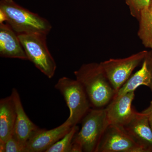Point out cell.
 Returning a JSON list of instances; mask_svg holds the SVG:
<instances>
[{
	"mask_svg": "<svg viewBox=\"0 0 152 152\" xmlns=\"http://www.w3.org/2000/svg\"><path fill=\"white\" fill-rule=\"evenodd\" d=\"M74 74L84 88L92 107L102 108L107 106L116 94L100 63L83 64Z\"/></svg>",
	"mask_w": 152,
	"mask_h": 152,
	"instance_id": "cell-1",
	"label": "cell"
},
{
	"mask_svg": "<svg viewBox=\"0 0 152 152\" xmlns=\"http://www.w3.org/2000/svg\"><path fill=\"white\" fill-rule=\"evenodd\" d=\"M81 122V128L74 137L71 152H96L108 126L105 108L90 109Z\"/></svg>",
	"mask_w": 152,
	"mask_h": 152,
	"instance_id": "cell-2",
	"label": "cell"
},
{
	"mask_svg": "<svg viewBox=\"0 0 152 152\" xmlns=\"http://www.w3.org/2000/svg\"><path fill=\"white\" fill-rule=\"evenodd\" d=\"M0 11L5 16L6 23L18 34L37 33L48 35L52 29L47 19L24 8L13 0H1Z\"/></svg>",
	"mask_w": 152,
	"mask_h": 152,
	"instance_id": "cell-3",
	"label": "cell"
},
{
	"mask_svg": "<svg viewBox=\"0 0 152 152\" xmlns=\"http://www.w3.org/2000/svg\"><path fill=\"white\" fill-rule=\"evenodd\" d=\"M18 35L28 60L48 78H52L57 65L47 46V35L37 33Z\"/></svg>",
	"mask_w": 152,
	"mask_h": 152,
	"instance_id": "cell-4",
	"label": "cell"
},
{
	"mask_svg": "<svg viewBox=\"0 0 152 152\" xmlns=\"http://www.w3.org/2000/svg\"><path fill=\"white\" fill-rule=\"evenodd\" d=\"M55 88L62 95L69 110L67 120L73 126H76L91 107L84 88L77 80L66 77L59 79Z\"/></svg>",
	"mask_w": 152,
	"mask_h": 152,
	"instance_id": "cell-5",
	"label": "cell"
},
{
	"mask_svg": "<svg viewBox=\"0 0 152 152\" xmlns=\"http://www.w3.org/2000/svg\"><path fill=\"white\" fill-rule=\"evenodd\" d=\"M148 52L144 50L123 58L110 59L100 63L114 90L117 92L143 61Z\"/></svg>",
	"mask_w": 152,
	"mask_h": 152,
	"instance_id": "cell-6",
	"label": "cell"
},
{
	"mask_svg": "<svg viewBox=\"0 0 152 152\" xmlns=\"http://www.w3.org/2000/svg\"><path fill=\"white\" fill-rule=\"evenodd\" d=\"M96 152H145L123 126L109 125L104 132Z\"/></svg>",
	"mask_w": 152,
	"mask_h": 152,
	"instance_id": "cell-7",
	"label": "cell"
},
{
	"mask_svg": "<svg viewBox=\"0 0 152 152\" xmlns=\"http://www.w3.org/2000/svg\"><path fill=\"white\" fill-rule=\"evenodd\" d=\"M135 91L126 93L113 99L105 108L108 124L125 126L132 120L136 111L132 106Z\"/></svg>",
	"mask_w": 152,
	"mask_h": 152,
	"instance_id": "cell-8",
	"label": "cell"
},
{
	"mask_svg": "<svg viewBox=\"0 0 152 152\" xmlns=\"http://www.w3.org/2000/svg\"><path fill=\"white\" fill-rule=\"evenodd\" d=\"M72 127L67 119L61 125L52 129L39 128L26 142V152H45L70 130Z\"/></svg>",
	"mask_w": 152,
	"mask_h": 152,
	"instance_id": "cell-9",
	"label": "cell"
},
{
	"mask_svg": "<svg viewBox=\"0 0 152 152\" xmlns=\"http://www.w3.org/2000/svg\"><path fill=\"white\" fill-rule=\"evenodd\" d=\"M123 127L145 152L152 151V130L146 114L136 112L132 120Z\"/></svg>",
	"mask_w": 152,
	"mask_h": 152,
	"instance_id": "cell-10",
	"label": "cell"
},
{
	"mask_svg": "<svg viewBox=\"0 0 152 152\" xmlns=\"http://www.w3.org/2000/svg\"><path fill=\"white\" fill-rule=\"evenodd\" d=\"M0 56L28 60L18 34L8 24L0 23Z\"/></svg>",
	"mask_w": 152,
	"mask_h": 152,
	"instance_id": "cell-11",
	"label": "cell"
},
{
	"mask_svg": "<svg viewBox=\"0 0 152 152\" xmlns=\"http://www.w3.org/2000/svg\"><path fill=\"white\" fill-rule=\"evenodd\" d=\"M11 95L13 99L16 111V119L13 135L23 143L26 144L33 133L39 127L35 124L26 114L18 90L13 88Z\"/></svg>",
	"mask_w": 152,
	"mask_h": 152,
	"instance_id": "cell-12",
	"label": "cell"
},
{
	"mask_svg": "<svg viewBox=\"0 0 152 152\" xmlns=\"http://www.w3.org/2000/svg\"><path fill=\"white\" fill-rule=\"evenodd\" d=\"M141 86L149 87L152 91V55L148 52L143 61L141 69L130 77L114 97L135 91L137 88Z\"/></svg>",
	"mask_w": 152,
	"mask_h": 152,
	"instance_id": "cell-13",
	"label": "cell"
},
{
	"mask_svg": "<svg viewBox=\"0 0 152 152\" xmlns=\"http://www.w3.org/2000/svg\"><path fill=\"white\" fill-rule=\"evenodd\" d=\"M16 111L12 95L0 100V144L13 134Z\"/></svg>",
	"mask_w": 152,
	"mask_h": 152,
	"instance_id": "cell-14",
	"label": "cell"
},
{
	"mask_svg": "<svg viewBox=\"0 0 152 152\" xmlns=\"http://www.w3.org/2000/svg\"><path fill=\"white\" fill-rule=\"evenodd\" d=\"M138 19L139 37L146 48L152 49V11L149 9L142 11Z\"/></svg>",
	"mask_w": 152,
	"mask_h": 152,
	"instance_id": "cell-15",
	"label": "cell"
},
{
	"mask_svg": "<svg viewBox=\"0 0 152 152\" xmlns=\"http://www.w3.org/2000/svg\"><path fill=\"white\" fill-rule=\"evenodd\" d=\"M79 130L77 125L74 126L61 139L49 148L45 152H71L74 137Z\"/></svg>",
	"mask_w": 152,
	"mask_h": 152,
	"instance_id": "cell-16",
	"label": "cell"
},
{
	"mask_svg": "<svg viewBox=\"0 0 152 152\" xmlns=\"http://www.w3.org/2000/svg\"><path fill=\"white\" fill-rule=\"evenodd\" d=\"M0 152H26V144L12 135L4 143L0 144Z\"/></svg>",
	"mask_w": 152,
	"mask_h": 152,
	"instance_id": "cell-17",
	"label": "cell"
},
{
	"mask_svg": "<svg viewBox=\"0 0 152 152\" xmlns=\"http://www.w3.org/2000/svg\"><path fill=\"white\" fill-rule=\"evenodd\" d=\"M129 7L132 15L138 19L142 11L148 9L151 0H125Z\"/></svg>",
	"mask_w": 152,
	"mask_h": 152,
	"instance_id": "cell-18",
	"label": "cell"
},
{
	"mask_svg": "<svg viewBox=\"0 0 152 152\" xmlns=\"http://www.w3.org/2000/svg\"><path fill=\"white\" fill-rule=\"evenodd\" d=\"M142 112L146 114L148 119L150 126L152 130V101L151 102L149 107L145 110L143 111Z\"/></svg>",
	"mask_w": 152,
	"mask_h": 152,
	"instance_id": "cell-19",
	"label": "cell"
},
{
	"mask_svg": "<svg viewBox=\"0 0 152 152\" xmlns=\"http://www.w3.org/2000/svg\"><path fill=\"white\" fill-rule=\"evenodd\" d=\"M148 9L151 10L152 11V0H151V2H150L149 7Z\"/></svg>",
	"mask_w": 152,
	"mask_h": 152,
	"instance_id": "cell-20",
	"label": "cell"
}]
</instances>
